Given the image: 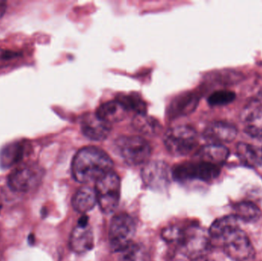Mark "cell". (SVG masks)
<instances>
[{
	"label": "cell",
	"mask_w": 262,
	"mask_h": 261,
	"mask_svg": "<svg viewBox=\"0 0 262 261\" xmlns=\"http://www.w3.org/2000/svg\"><path fill=\"white\" fill-rule=\"evenodd\" d=\"M115 149L123 160L130 165L147 162L152 153L149 143L137 136H123L115 143Z\"/></svg>",
	"instance_id": "obj_5"
},
{
	"label": "cell",
	"mask_w": 262,
	"mask_h": 261,
	"mask_svg": "<svg viewBox=\"0 0 262 261\" xmlns=\"http://www.w3.org/2000/svg\"><path fill=\"white\" fill-rule=\"evenodd\" d=\"M113 167V161L104 150L97 147H85L80 150L74 157L72 176L80 183L96 182L112 171Z\"/></svg>",
	"instance_id": "obj_1"
},
{
	"label": "cell",
	"mask_w": 262,
	"mask_h": 261,
	"mask_svg": "<svg viewBox=\"0 0 262 261\" xmlns=\"http://www.w3.org/2000/svg\"><path fill=\"white\" fill-rule=\"evenodd\" d=\"M238 129L226 121H215L205 129L203 136L210 144H223L231 143L237 137Z\"/></svg>",
	"instance_id": "obj_14"
},
{
	"label": "cell",
	"mask_w": 262,
	"mask_h": 261,
	"mask_svg": "<svg viewBox=\"0 0 262 261\" xmlns=\"http://www.w3.org/2000/svg\"><path fill=\"white\" fill-rule=\"evenodd\" d=\"M69 245L71 249L77 254H84L91 251L95 245V237L90 226L77 225L71 234Z\"/></svg>",
	"instance_id": "obj_16"
},
{
	"label": "cell",
	"mask_w": 262,
	"mask_h": 261,
	"mask_svg": "<svg viewBox=\"0 0 262 261\" xmlns=\"http://www.w3.org/2000/svg\"><path fill=\"white\" fill-rule=\"evenodd\" d=\"M192 261H212L208 257H205V256H202V257H197V258L192 259Z\"/></svg>",
	"instance_id": "obj_28"
},
{
	"label": "cell",
	"mask_w": 262,
	"mask_h": 261,
	"mask_svg": "<svg viewBox=\"0 0 262 261\" xmlns=\"http://www.w3.org/2000/svg\"><path fill=\"white\" fill-rule=\"evenodd\" d=\"M96 114L108 124L121 122L127 116L128 110L118 100L104 103L98 107Z\"/></svg>",
	"instance_id": "obj_18"
},
{
	"label": "cell",
	"mask_w": 262,
	"mask_h": 261,
	"mask_svg": "<svg viewBox=\"0 0 262 261\" xmlns=\"http://www.w3.org/2000/svg\"><path fill=\"white\" fill-rule=\"evenodd\" d=\"M222 245L228 257L234 261H255V251L246 232L238 228L231 231L221 239Z\"/></svg>",
	"instance_id": "obj_6"
},
{
	"label": "cell",
	"mask_w": 262,
	"mask_h": 261,
	"mask_svg": "<svg viewBox=\"0 0 262 261\" xmlns=\"http://www.w3.org/2000/svg\"><path fill=\"white\" fill-rule=\"evenodd\" d=\"M236 98V94L232 90H220L213 92L208 98L209 105L213 107L228 105L233 102Z\"/></svg>",
	"instance_id": "obj_25"
},
{
	"label": "cell",
	"mask_w": 262,
	"mask_h": 261,
	"mask_svg": "<svg viewBox=\"0 0 262 261\" xmlns=\"http://www.w3.org/2000/svg\"><path fill=\"white\" fill-rule=\"evenodd\" d=\"M135 232V222L129 215H116L109 229V242L114 252H118L132 244Z\"/></svg>",
	"instance_id": "obj_9"
},
{
	"label": "cell",
	"mask_w": 262,
	"mask_h": 261,
	"mask_svg": "<svg viewBox=\"0 0 262 261\" xmlns=\"http://www.w3.org/2000/svg\"><path fill=\"white\" fill-rule=\"evenodd\" d=\"M255 100L262 105V87L258 90V93H257L256 99Z\"/></svg>",
	"instance_id": "obj_27"
},
{
	"label": "cell",
	"mask_w": 262,
	"mask_h": 261,
	"mask_svg": "<svg viewBox=\"0 0 262 261\" xmlns=\"http://www.w3.org/2000/svg\"><path fill=\"white\" fill-rule=\"evenodd\" d=\"M112 128V124L103 121L96 113H85L81 117V132L92 140L103 141L107 139Z\"/></svg>",
	"instance_id": "obj_13"
},
{
	"label": "cell",
	"mask_w": 262,
	"mask_h": 261,
	"mask_svg": "<svg viewBox=\"0 0 262 261\" xmlns=\"http://www.w3.org/2000/svg\"><path fill=\"white\" fill-rule=\"evenodd\" d=\"M116 100L120 101L128 111L132 110L137 114L146 113V103L138 96V94H136V93L120 94L118 95Z\"/></svg>",
	"instance_id": "obj_24"
},
{
	"label": "cell",
	"mask_w": 262,
	"mask_h": 261,
	"mask_svg": "<svg viewBox=\"0 0 262 261\" xmlns=\"http://www.w3.org/2000/svg\"><path fill=\"white\" fill-rule=\"evenodd\" d=\"M44 171L35 162L18 165L8 177V185L12 191L27 193L35 189L42 180Z\"/></svg>",
	"instance_id": "obj_7"
},
{
	"label": "cell",
	"mask_w": 262,
	"mask_h": 261,
	"mask_svg": "<svg viewBox=\"0 0 262 261\" xmlns=\"http://www.w3.org/2000/svg\"><path fill=\"white\" fill-rule=\"evenodd\" d=\"M23 54L10 49H0V61H6L19 58Z\"/></svg>",
	"instance_id": "obj_26"
},
{
	"label": "cell",
	"mask_w": 262,
	"mask_h": 261,
	"mask_svg": "<svg viewBox=\"0 0 262 261\" xmlns=\"http://www.w3.org/2000/svg\"><path fill=\"white\" fill-rule=\"evenodd\" d=\"M233 216L238 220L245 222H255L260 219L261 211L255 204L250 202H241L232 207Z\"/></svg>",
	"instance_id": "obj_22"
},
{
	"label": "cell",
	"mask_w": 262,
	"mask_h": 261,
	"mask_svg": "<svg viewBox=\"0 0 262 261\" xmlns=\"http://www.w3.org/2000/svg\"><path fill=\"white\" fill-rule=\"evenodd\" d=\"M97 202L104 214L114 212L119 205L121 198V180L115 172L104 175L95 182Z\"/></svg>",
	"instance_id": "obj_3"
},
{
	"label": "cell",
	"mask_w": 262,
	"mask_h": 261,
	"mask_svg": "<svg viewBox=\"0 0 262 261\" xmlns=\"http://www.w3.org/2000/svg\"><path fill=\"white\" fill-rule=\"evenodd\" d=\"M229 153V149L223 144H209L199 150L196 159L221 167L227 161Z\"/></svg>",
	"instance_id": "obj_17"
},
{
	"label": "cell",
	"mask_w": 262,
	"mask_h": 261,
	"mask_svg": "<svg viewBox=\"0 0 262 261\" xmlns=\"http://www.w3.org/2000/svg\"><path fill=\"white\" fill-rule=\"evenodd\" d=\"M142 179L146 186L157 192H163L170 183L172 171L162 161L147 162L141 172Z\"/></svg>",
	"instance_id": "obj_10"
},
{
	"label": "cell",
	"mask_w": 262,
	"mask_h": 261,
	"mask_svg": "<svg viewBox=\"0 0 262 261\" xmlns=\"http://www.w3.org/2000/svg\"><path fill=\"white\" fill-rule=\"evenodd\" d=\"M118 261H149V254L144 247L139 244H130L118 251Z\"/></svg>",
	"instance_id": "obj_23"
},
{
	"label": "cell",
	"mask_w": 262,
	"mask_h": 261,
	"mask_svg": "<svg viewBox=\"0 0 262 261\" xmlns=\"http://www.w3.org/2000/svg\"><path fill=\"white\" fill-rule=\"evenodd\" d=\"M30 149V143L25 139L6 144L0 150V167L7 170L18 165L29 154Z\"/></svg>",
	"instance_id": "obj_12"
},
{
	"label": "cell",
	"mask_w": 262,
	"mask_h": 261,
	"mask_svg": "<svg viewBox=\"0 0 262 261\" xmlns=\"http://www.w3.org/2000/svg\"><path fill=\"white\" fill-rule=\"evenodd\" d=\"M97 203L95 189L89 186L79 188L74 196L72 202L74 209L82 215H85L93 209Z\"/></svg>",
	"instance_id": "obj_19"
},
{
	"label": "cell",
	"mask_w": 262,
	"mask_h": 261,
	"mask_svg": "<svg viewBox=\"0 0 262 261\" xmlns=\"http://www.w3.org/2000/svg\"><path fill=\"white\" fill-rule=\"evenodd\" d=\"M133 127L142 134L155 136L161 130L160 122L155 118L148 116L146 113L137 114L133 120Z\"/></svg>",
	"instance_id": "obj_21"
},
{
	"label": "cell",
	"mask_w": 262,
	"mask_h": 261,
	"mask_svg": "<svg viewBox=\"0 0 262 261\" xmlns=\"http://www.w3.org/2000/svg\"><path fill=\"white\" fill-rule=\"evenodd\" d=\"M238 227V220L233 215L220 218L211 225L209 231V239L214 243L219 244L225 235Z\"/></svg>",
	"instance_id": "obj_20"
},
{
	"label": "cell",
	"mask_w": 262,
	"mask_h": 261,
	"mask_svg": "<svg viewBox=\"0 0 262 261\" xmlns=\"http://www.w3.org/2000/svg\"><path fill=\"white\" fill-rule=\"evenodd\" d=\"M163 142L166 150L172 156H186L198 146V135L192 127L177 126L166 131Z\"/></svg>",
	"instance_id": "obj_4"
},
{
	"label": "cell",
	"mask_w": 262,
	"mask_h": 261,
	"mask_svg": "<svg viewBox=\"0 0 262 261\" xmlns=\"http://www.w3.org/2000/svg\"><path fill=\"white\" fill-rule=\"evenodd\" d=\"M220 167L196 159L179 164L172 170V177L178 182L199 180L210 182L220 174Z\"/></svg>",
	"instance_id": "obj_8"
},
{
	"label": "cell",
	"mask_w": 262,
	"mask_h": 261,
	"mask_svg": "<svg viewBox=\"0 0 262 261\" xmlns=\"http://www.w3.org/2000/svg\"><path fill=\"white\" fill-rule=\"evenodd\" d=\"M246 135V139L237 144L236 153L238 159L249 167L262 165V136Z\"/></svg>",
	"instance_id": "obj_11"
},
{
	"label": "cell",
	"mask_w": 262,
	"mask_h": 261,
	"mask_svg": "<svg viewBox=\"0 0 262 261\" xmlns=\"http://www.w3.org/2000/svg\"><path fill=\"white\" fill-rule=\"evenodd\" d=\"M209 237L195 225H171L162 231V238L165 242L174 245L180 252L192 259L203 256V253L209 245Z\"/></svg>",
	"instance_id": "obj_2"
},
{
	"label": "cell",
	"mask_w": 262,
	"mask_h": 261,
	"mask_svg": "<svg viewBox=\"0 0 262 261\" xmlns=\"http://www.w3.org/2000/svg\"><path fill=\"white\" fill-rule=\"evenodd\" d=\"M245 134L262 136V105L256 100L248 104L241 113Z\"/></svg>",
	"instance_id": "obj_15"
}]
</instances>
